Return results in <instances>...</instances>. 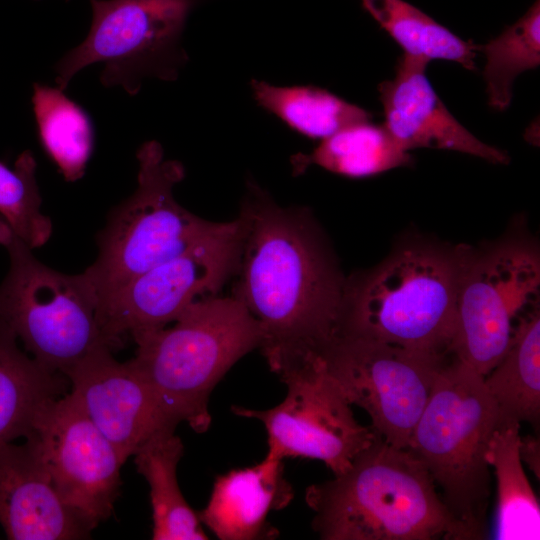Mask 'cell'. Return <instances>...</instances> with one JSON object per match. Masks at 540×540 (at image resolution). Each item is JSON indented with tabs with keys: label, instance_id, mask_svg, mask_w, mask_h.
<instances>
[{
	"label": "cell",
	"instance_id": "3957f363",
	"mask_svg": "<svg viewBox=\"0 0 540 540\" xmlns=\"http://www.w3.org/2000/svg\"><path fill=\"white\" fill-rule=\"evenodd\" d=\"M172 323L133 336L132 361L166 419L204 433L211 392L238 360L259 349L261 329L233 294L197 300Z\"/></svg>",
	"mask_w": 540,
	"mask_h": 540
},
{
	"label": "cell",
	"instance_id": "44dd1931",
	"mask_svg": "<svg viewBox=\"0 0 540 540\" xmlns=\"http://www.w3.org/2000/svg\"><path fill=\"white\" fill-rule=\"evenodd\" d=\"M484 384L502 419L529 422L540 419V311L536 308L518 324L511 343Z\"/></svg>",
	"mask_w": 540,
	"mask_h": 540
},
{
	"label": "cell",
	"instance_id": "4fadbf2b",
	"mask_svg": "<svg viewBox=\"0 0 540 540\" xmlns=\"http://www.w3.org/2000/svg\"><path fill=\"white\" fill-rule=\"evenodd\" d=\"M26 439L63 501L92 529L110 517L126 459L69 392L42 408Z\"/></svg>",
	"mask_w": 540,
	"mask_h": 540
},
{
	"label": "cell",
	"instance_id": "8992f818",
	"mask_svg": "<svg viewBox=\"0 0 540 540\" xmlns=\"http://www.w3.org/2000/svg\"><path fill=\"white\" fill-rule=\"evenodd\" d=\"M0 245L9 257L0 284V321L46 367L65 373L101 347L99 298L84 272L66 274L38 260L0 216Z\"/></svg>",
	"mask_w": 540,
	"mask_h": 540
},
{
	"label": "cell",
	"instance_id": "7402d4cb",
	"mask_svg": "<svg viewBox=\"0 0 540 540\" xmlns=\"http://www.w3.org/2000/svg\"><path fill=\"white\" fill-rule=\"evenodd\" d=\"M411 161L409 152L395 142L384 125L366 121L322 139L310 154L295 155L292 166L296 174L315 164L338 175L362 178L410 165Z\"/></svg>",
	"mask_w": 540,
	"mask_h": 540
},
{
	"label": "cell",
	"instance_id": "9c48e42d",
	"mask_svg": "<svg viewBox=\"0 0 540 540\" xmlns=\"http://www.w3.org/2000/svg\"><path fill=\"white\" fill-rule=\"evenodd\" d=\"M539 290L534 246L509 240L476 254L460 248L449 355L485 377L507 351L520 321L539 308Z\"/></svg>",
	"mask_w": 540,
	"mask_h": 540
},
{
	"label": "cell",
	"instance_id": "ba28073f",
	"mask_svg": "<svg viewBox=\"0 0 540 540\" xmlns=\"http://www.w3.org/2000/svg\"><path fill=\"white\" fill-rule=\"evenodd\" d=\"M92 19L86 38L55 64L64 91L73 77L102 63L103 86L136 95L145 78L173 81L188 60L181 38L196 0H89Z\"/></svg>",
	"mask_w": 540,
	"mask_h": 540
},
{
	"label": "cell",
	"instance_id": "6da1fadb",
	"mask_svg": "<svg viewBox=\"0 0 540 540\" xmlns=\"http://www.w3.org/2000/svg\"><path fill=\"white\" fill-rule=\"evenodd\" d=\"M237 218L232 294L258 322L259 349L278 375L338 335L346 283L306 210L281 206L248 181Z\"/></svg>",
	"mask_w": 540,
	"mask_h": 540
},
{
	"label": "cell",
	"instance_id": "ac0fdd59",
	"mask_svg": "<svg viewBox=\"0 0 540 540\" xmlns=\"http://www.w3.org/2000/svg\"><path fill=\"white\" fill-rule=\"evenodd\" d=\"M0 321V444L26 439L42 408L66 394L68 379L21 351Z\"/></svg>",
	"mask_w": 540,
	"mask_h": 540
},
{
	"label": "cell",
	"instance_id": "277c9868",
	"mask_svg": "<svg viewBox=\"0 0 540 540\" xmlns=\"http://www.w3.org/2000/svg\"><path fill=\"white\" fill-rule=\"evenodd\" d=\"M502 417L484 377L452 356L438 372L410 436L466 540L488 535L491 472L488 444Z\"/></svg>",
	"mask_w": 540,
	"mask_h": 540
},
{
	"label": "cell",
	"instance_id": "2e32d148",
	"mask_svg": "<svg viewBox=\"0 0 540 540\" xmlns=\"http://www.w3.org/2000/svg\"><path fill=\"white\" fill-rule=\"evenodd\" d=\"M0 524L12 540L86 539L93 530L63 501L29 439L0 444Z\"/></svg>",
	"mask_w": 540,
	"mask_h": 540
},
{
	"label": "cell",
	"instance_id": "ffe728a7",
	"mask_svg": "<svg viewBox=\"0 0 540 540\" xmlns=\"http://www.w3.org/2000/svg\"><path fill=\"white\" fill-rule=\"evenodd\" d=\"M520 437V423L502 419L493 431L486 453L496 476L493 538L498 540L540 538V506L520 458Z\"/></svg>",
	"mask_w": 540,
	"mask_h": 540
},
{
	"label": "cell",
	"instance_id": "83f0119b",
	"mask_svg": "<svg viewBox=\"0 0 540 540\" xmlns=\"http://www.w3.org/2000/svg\"><path fill=\"white\" fill-rule=\"evenodd\" d=\"M519 454L522 462H524L533 472L535 477L540 479V442L539 439L526 435L520 437Z\"/></svg>",
	"mask_w": 540,
	"mask_h": 540
},
{
	"label": "cell",
	"instance_id": "52a82bcc",
	"mask_svg": "<svg viewBox=\"0 0 540 540\" xmlns=\"http://www.w3.org/2000/svg\"><path fill=\"white\" fill-rule=\"evenodd\" d=\"M135 191L110 212L96 241L98 255L83 272L99 302L153 266L183 251L218 222L205 220L181 206L173 190L185 169L166 159L160 143L147 141L136 154Z\"/></svg>",
	"mask_w": 540,
	"mask_h": 540
},
{
	"label": "cell",
	"instance_id": "cb8c5ba5",
	"mask_svg": "<svg viewBox=\"0 0 540 540\" xmlns=\"http://www.w3.org/2000/svg\"><path fill=\"white\" fill-rule=\"evenodd\" d=\"M256 102L290 128L313 139L371 119L366 110L315 86L279 87L252 80Z\"/></svg>",
	"mask_w": 540,
	"mask_h": 540
},
{
	"label": "cell",
	"instance_id": "5b68a950",
	"mask_svg": "<svg viewBox=\"0 0 540 540\" xmlns=\"http://www.w3.org/2000/svg\"><path fill=\"white\" fill-rule=\"evenodd\" d=\"M459 273L460 249H399L366 276L346 283L338 334L447 357Z\"/></svg>",
	"mask_w": 540,
	"mask_h": 540
},
{
	"label": "cell",
	"instance_id": "4316f807",
	"mask_svg": "<svg viewBox=\"0 0 540 540\" xmlns=\"http://www.w3.org/2000/svg\"><path fill=\"white\" fill-rule=\"evenodd\" d=\"M36 167L30 150L19 155L13 169L0 161L1 217L31 249L43 246L53 228L50 218L41 212Z\"/></svg>",
	"mask_w": 540,
	"mask_h": 540
},
{
	"label": "cell",
	"instance_id": "484cf974",
	"mask_svg": "<svg viewBox=\"0 0 540 540\" xmlns=\"http://www.w3.org/2000/svg\"><path fill=\"white\" fill-rule=\"evenodd\" d=\"M478 50L486 56L483 76L488 104L497 111H504L511 103L514 79L540 63L539 0L499 36L478 46Z\"/></svg>",
	"mask_w": 540,
	"mask_h": 540
},
{
	"label": "cell",
	"instance_id": "d4e9b609",
	"mask_svg": "<svg viewBox=\"0 0 540 540\" xmlns=\"http://www.w3.org/2000/svg\"><path fill=\"white\" fill-rule=\"evenodd\" d=\"M363 7L402 47L427 62L442 59L475 69L478 46L462 40L404 0H361Z\"/></svg>",
	"mask_w": 540,
	"mask_h": 540
},
{
	"label": "cell",
	"instance_id": "7c38bea8",
	"mask_svg": "<svg viewBox=\"0 0 540 540\" xmlns=\"http://www.w3.org/2000/svg\"><path fill=\"white\" fill-rule=\"evenodd\" d=\"M317 354L351 405L388 443L408 448L413 428L447 357L338 334Z\"/></svg>",
	"mask_w": 540,
	"mask_h": 540
},
{
	"label": "cell",
	"instance_id": "603a6c76",
	"mask_svg": "<svg viewBox=\"0 0 540 540\" xmlns=\"http://www.w3.org/2000/svg\"><path fill=\"white\" fill-rule=\"evenodd\" d=\"M33 112L40 143L66 181L85 174L95 132L88 113L58 87L33 85Z\"/></svg>",
	"mask_w": 540,
	"mask_h": 540
},
{
	"label": "cell",
	"instance_id": "7a4b0ae2",
	"mask_svg": "<svg viewBox=\"0 0 540 540\" xmlns=\"http://www.w3.org/2000/svg\"><path fill=\"white\" fill-rule=\"evenodd\" d=\"M323 540H466L420 459L379 434L348 470L309 486Z\"/></svg>",
	"mask_w": 540,
	"mask_h": 540
},
{
	"label": "cell",
	"instance_id": "9a60e30c",
	"mask_svg": "<svg viewBox=\"0 0 540 540\" xmlns=\"http://www.w3.org/2000/svg\"><path fill=\"white\" fill-rule=\"evenodd\" d=\"M428 62L403 54L393 79L382 82L380 100L384 127L405 151L416 148L453 150L494 164H506L509 156L487 145L447 110L426 76Z\"/></svg>",
	"mask_w": 540,
	"mask_h": 540
},
{
	"label": "cell",
	"instance_id": "8fae6325",
	"mask_svg": "<svg viewBox=\"0 0 540 540\" xmlns=\"http://www.w3.org/2000/svg\"><path fill=\"white\" fill-rule=\"evenodd\" d=\"M287 387L284 400L267 410L233 405L234 414L257 419L267 433L266 455L324 462L340 475L376 437L361 425L319 354H311L278 374Z\"/></svg>",
	"mask_w": 540,
	"mask_h": 540
},
{
	"label": "cell",
	"instance_id": "5bb4252c",
	"mask_svg": "<svg viewBox=\"0 0 540 540\" xmlns=\"http://www.w3.org/2000/svg\"><path fill=\"white\" fill-rule=\"evenodd\" d=\"M70 395L127 460L153 435L172 428L132 359L119 362L101 347L66 373Z\"/></svg>",
	"mask_w": 540,
	"mask_h": 540
},
{
	"label": "cell",
	"instance_id": "d6986e66",
	"mask_svg": "<svg viewBox=\"0 0 540 540\" xmlns=\"http://www.w3.org/2000/svg\"><path fill=\"white\" fill-rule=\"evenodd\" d=\"M183 450L175 429L168 428L153 435L133 455L137 471L150 488L154 540L208 539L178 485L177 466Z\"/></svg>",
	"mask_w": 540,
	"mask_h": 540
},
{
	"label": "cell",
	"instance_id": "e0dca14e",
	"mask_svg": "<svg viewBox=\"0 0 540 540\" xmlns=\"http://www.w3.org/2000/svg\"><path fill=\"white\" fill-rule=\"evenodd\" d=\"M292 498L283 460L266 455L256 465L218 476L206 507L197 514L221 540L272 538L278 531L267 523V516Z\"/></svg>",
	"mask_w": 540,
	"mask_h": 540
},
{
	"label": "cell",
	"instance_id": "30bf717a",
	"mask_svg": "<svg viewBox=\"0 0 540 540\" xmlns=\"http://www.w3.org/2000/svg\"><path fill=\"white\" fill-rule=\"evenodd\" d=\"M240 243L238 218L218 222L183 251L102 298L99 323L114 350L124 337L169 325L192 303L218 295L234 277Z\"/></svg>",
	"mask_w": 540,
	"mask_h": 540
}]
</instances>
